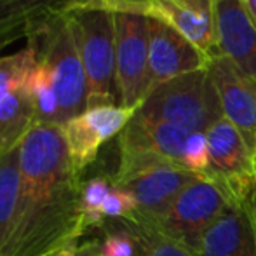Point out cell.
Wrapping results in <instances>:
<instances>
[{
	"label": "cell",
	"instance_id": "6da1fadb",
	"mask_svg": "<svg viewBox=\"0 0 256 256\" xmlns=\"http://www.w3.org/2000/svg\"><path fill=\"white\" fill-rule=\"evenodd\" d=\"M21 190L16 220L2 256H52L86 230L82 180L63 128L35 124L20 143Z\"/></svg>",
	"mask_w": 256,
	"mask_h": 256
},
{
	"label": "cell",
	"instance_id": "7a4b0ae2",
	"mask_svg": "<svg viewBox=\"0 0 256 256\" xmlns=\"http://www.w3.org/2000/svg\"><path fill=\"white\" fill-rule=\"evenodd\" d=\"M68 16L88 77V108L120 106L112 9L104 0H88Z\"/></svg>",
	"mask_w": 256,
	"mask_h": 256
},
{
	"label": "cell",
	"instance_id": "3957f363",
	"mask_svg": "<svg viewBox=\"0 0 256 256\" xmlns=\"http://www.w3.org/2000/svg\"><path fill=\"white\" fill-rule=\"evenodd\" d=\"M37 61L48 68L61 110V126L88 110V77L68 12L52 18L26 38Z\"/></svg>",
	"mask_w": 256,
	"mask_h": 256
},
{
	"label": "cell",
	"instance_id": "277c9868",
	"mask_svg": "<svg viewBox=\"0 0 256 256\" xmlns=\"http://www.w3.org/2000/svg\"><path fill=\"white\" fill-rule=\"evenodd\" d=\"M197 178L199 176L183 166L166 158L142 154H120L112 183L115 188L129 192L136 200L138 209L128 222L155 223Z\"/></svg>",
	"mask_w": 256,
	"mask_h": 256
},
{
	"label": "cell",
	"instance_id": "5b68a950",
	"mask_svg": "<svg viewBox=\"0 0 256 256\" xmlns=\"http://www.w3.org/2000/svg\"><path fill=\"white\" fill-rule=\"evenodd\" d=\"M136 114L150 120L168 122L188 132H206L225 117L208 68L157 86Z\"/></svg>",
	"mask_w": 256,
	"mask_h": 256
},
{
	"label": "cell",
	"instance_id": "8992f818",
	"mask_svg": "<svg viewBox=\"0 0 256 256\" xmlns=\"http://www.w3.org/2000/svg\"><path fill=\"white\" fill-rule=\"evenodd\" d=\"M114 12L115 60L120 106L138 110L152 91L148 66V18L124 0H104Z\"/></svg>",
	"mask_w": 256,
	"mask_h": 256
},
{
	"label": "cell",
	"instance_id": "52a82bcc",
	"mask_svg": "<svg viewBox=\"0 0 256 256\" xmlns=\"http://www.w3.org/2000/svg\"><path fill=\"white\" fill-rule=\"evenodd\" d=\"M37 66L32 48L0 56V155L10 152L37 124L30 77Z\"/></svg>",
	"mask_w": 256,
	"mask_h": 256
},
{
	"label": "cell",
	"instance_id": "ba28073f",
	"mask_svg": "<svg viewBox=\"0 0 256 256\" xmlns=\"http://www.w3.org/2000/svg\"><path fill=\"white\" fill-rule=\"evenodd\" d=\"M232 204L236 202L226 196L225 190L220 188L211 180L199 176L180 194L178 199L158 222L145 225L197 253L200 237L204 236L208 226Z\"/></svg>",
	"mask_w": 256,
	"mask_h": 256
},
{
	"label": "cell",
	"instance_id": "9c48e42d",
	"mask_svg": "<svg viewBox=\"0 0 256 256\" xmlns=\"http://www.w3.org/2000/svg\"><path fill=\"white\" fill-rule=\"evenodd\" d=\"M209 145V168L204 178L223 188L234 202L250 200L256 172L253 150L242 132L226 117L206 131Z\"/></svg>",
	"mask_w": 256,
	"mask_h": 256
},
{
	"label": "cell",
	"instance_id": "30bf717a",
	"mask_svg": "<svg viewBox=\"0 0 256 256\" xmlns=\"http://www.w3.org/2000/svg\"><path fill=\"white\" fill-rule=\"evenodd\" d=\"M134 114L136 108L117 104L96 106L88 108L84 114L61 126L74 168L82 174L84 169L96 160L104 143L120 134Z\"/></svg>",
	"mask_w": 256,
	"mask_h": 256
},
{
	"label": "cell",
	"instance_id": "8fae6325",
	"mask_svg": "<svg viewBox=\"0 0 256 256\" xmlns=\"http://www.w3.org/2000/svg\"><path fill=\"white\" fill-rule=\"evenodd\" d=\"M124 4L143 16L178 30L208 56L222 54L216 40L211 0H124Z\"/></svg>",
	"mask_w": 256,
	"mask_h": 256
},
{
	"label": "cell",
	"instance_id": "7c38bea8",
	"mask_svg": "<svg viewBox=\"0 0 256 256\" xmlns=\"http://www.w3.org/2000/svg\"><path fill=\"white\" fill-rule=\"evenodd\" d=\"M209 63L211 56L183 37L178 30L148 18V66L152 91L180 75L206 70Z\"/></svg>",
	"mask_w": 256,
	"mask_h": 256
},
{
	"label": "cell",
	"instance_id": "4fadbf2b",
	"mask_svg": "<svg viewBox=\"0 0 256 256\" xmlns=\"http://www.w3.org/2000/svg\"><path fill=\"white\" fill-rule=\"evenodd\" d=\"M208 70L218 91L223 115L242 132L253 150L256 138V78L223 54L211 58Z\"/></svg>",
	"mask_w": 256,
	"mask_h": 256
},
{
	"label": "cell",
	"instance_id": "5bb4252c",
	"mask_svg": "<svg viewBox=\"0 0 256 256\" xmlns=\"http://www.w3.org/2000/svg\"><path fill=\"white\" fill-rule=\"evenodd\" d=\"M220 52L256 78V21L246 0H211Z\"/></svg>",
	"mask_w": 256,
	"mask_h": 256
},
{
	"label": "cell",
	"instance_id": "9a60e30c",
	"mask_svg": "<svg viewBox=\"0 0 256 256\" xmlns=\"http://www.w3.org/2000/svg\"><path fill=\"white\" fill-rule=\"evenodd\" d=\"M197 256H256L251 199L225 209L200 237Z\"/></svg>",
	"mask_w": 256,
	"mask_h": 256
},
{
	"label": "cell",
	"instance_id": "2e32d148",
	"mask_svg": "<svg viewBox=\"0 0 256 256\" xmlns=\"http://www.w3.org/2000/svg\"><path fill=\"white\" fill-rule=\"evenodd\" d=\"M190 134L168 122L150 120L134 114L118 134V154L154 155L183 166V148Z\"/></svg>",
	"mask_w": 256,
	"mask_h": 256
},
{
	"label": "cell",
	"instance_id": "e0dca14e",
	"mask_svg": "<svg viewBox=\"0 0 256 256\" xmlns=\"http://www.w3.org/2000/svg\"><path fill=\"white\" fill-rule=\"evenodd\" d=\"M88 0H0V52Z\"/></svg>",
	"mask_w": 256,
	"mask_h": 256
},
{
	"label": "cell",
	"instance_id": "ac0fdd59",
	"mask_svg": "<svg viewBox=\"0 0 256 256\" xmlns=\"http://www.w3.org/2000/svg\"><path fill=\"white\" fill-rule=\"evenodd\" d=\"M21 190L20 146L0 155V256L7 246L16 220Z\"/></svg>",
	"mask_w": 256,
	"mask_h": 256
},
{
	"label": "cell",
	"instance_id": "d6986e66",
	"mask_svg": "<svg viewBox=\"0 0 256 256\" xmlns=\"http://www.w3.org/2000/svg\"><path fill=\"white\" fill-rule=\"evenodd\" d=\"M30 94L32 102H34L37 124L61 126V110L56 89L52 86L48 68L40 61H37V66L30 77Z\"/></svg>",
	"mask_w": 256,
	"mask_h": 256
},
{
	"label": "cell",
	"instance_id": "ffe728a7",
	"mask_svg": "<svg viewBox=\"0 0 256 256\" xmlns=\"http://www.w3.org/2000/svg\"><path fill=\"white\" fill-rule=\"evenodd\" d=\"M138 240L142 256H197L196 251L188 250L178 240L164 236L158 230L140 222H124Z\"/></svg>",
	"mask_w": 256,
	"mask_h": 256
},
{
	"label": "cell",
	"instance_id": "44dd1931",
	"mask_svg": "<svg viewBox=\"0 0 256 256\" xmlns=\"http://www.w3.org/2000/svg\"><path fill=\"white\" fill-rule=\"evenodd\" d=\"M114 188L112 176H94L82 182L80 190V206L84 214L86 230L89 228H103L104 216L102 212L103 202L108 194Z\"/></svg>",
	"mask_w": 256,
	"mask_h": 256
},
{
	"label": "cell",
	"instance_id": "7402d4cb",
	"mask_svg": "<svg viewBox=\"0 0 256 256\" xmlns=\"http://www.w3.org/2000/svg\"><path fill=\"white\" fill-rule=\"evenodd\" d=\"M120 225L114 226L112 230L104 228V237L102 244V256H142L138 240L132 236V232L124 225V222H118Z\"/></svg>",
	"mask_w": 256,
	"mask_h": 256
},
{
	"label": "cell",
	"instance_id": "603a6c76",
	"mask_svg": "<svg viewBox=\"0 0 256 256\" xmlns=\"http://www.w3.org/2000/svg\"><path fill=\"white\" fill-rule=\"evenodd\" d=\"M183 168L197 176H206L209 168V145L206 132H192L183 148Z\"/></svg>",
	"mask_w": 256,
	"mask_h": 256
},
{
	"label": "cell",
	"instance_id": "cb8c5ba5",
	"mask_svg": "<svg viewBox=\"0 0 256 256\" xmlns=\"http://www.w3.org/2000/svg\"><path fill=\"white\" fill-rule=\"evenodd\" d=\"M136 209V200L129 192L122 188H112V192L108 194V197L104 199L102 212L104 220H117V222H128L134 216Z\"/></svg>",
	"mask_w": 256,
	"mask_h": 256
},
{
	"label": "cell",
	"instance_id": "d4e9b609",
	"mask_svg": "<svg viewBox=\"0 0 256 256\" xmlns=\"http://www.w3.org/2000/svg\"><path fill=\"white\" fill-rule=\"evenodd\" d=\"M75 256H102V244L100 240H86V242L78 244Z\"/></svg>",
	"mask_w": 256,
	"mask_h": 256
},
{
	"label": "cell",
	"instance_id": "484cf974",
	"mask_svg": "<svg viewBox=\"0 0 256 256\" xmlns=\"http://www.w3.org/2000/svg\"><path fill=\"white\" fill-rule=\"evenodd\" d=\"M78 242H72L68 246H64L63 250H60L58 253H54L52 256H75V251H77Z\"/></svg>",
	"mask_w": 256,
	"mask_h": 256
},
{
	"label": "cell",
	"instance_id": "4316f807",
	"mask_svg": "<svg viewBox=\"0 0 256 256\" xmlns=\"http://www.w3.org/2000/svg\"><path fill=\"white\" fill-rule=\"evenodd\" d=\"M251 208H253V218H254V225H256V182H254L253 194H251Z\"/></svg>",
	"mask_w": 256,
	"mask_h": 256
},
{
	"label": "cell",
	"instance_id": "83f0119b",
	"mask_svg": "<svg viewBox=\"0 0 256 256\" xmlns=\"http://www.w3.org/2000/svg\"><path fill=\"white\" fill-rule=\"evenodd\" d=\"M246 6H248V9H250V12L253 14V18L256 21V0H246Z\"/></svg>",
	"mask_w": 256,
	"mask_h": 256
},
{
	"label": "cell",
	"instance_id": "f1b7e54d",
	"mask_svg": "<svg viewBox=\"0 0 256 256\" xmlns=\"http://www.w3.org/2000/svg\"><path fill=\"white\" fill-rule=\"evenodd\" d=\"M253 166H254V172H256V138H254V145H253Z\"/></svg>",
	"mask_w": 256,
	"mask_h": 256
}]
</instances>
